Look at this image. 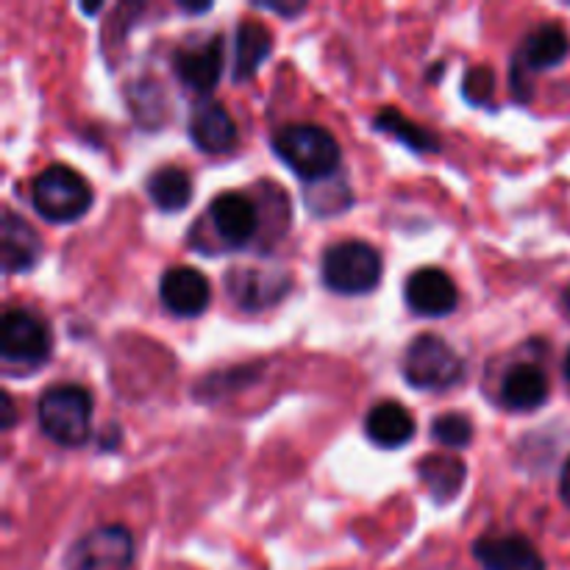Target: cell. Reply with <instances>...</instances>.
Here are the masks:
<instances>
[{"instance_id": "8992f818", "label": "cell", "mask_w": 570, "mask_h": 570, "mask_svg": "<svg viewBox=\"0 0 570 570\" xmlns=\"http://www.w3.org/2000/svg\"><path fill=\"white\" fill-rule=\"evenodd\" d=\"M134 562V538L126 527L111 523L81 534L65 557V570H128Z\"/></svg>"}, {"instance_id": "7a4b0ae2", "label": "cell", "mask_w": 570, "mask_h": 570, "mask_svg": "<svg viewBox=\"0 0 570 570\" xmlns=\"http://www.w3.org/2000/svg\"><path fill=\"white\" fill-rule=\"evenodd\" d=\"M39 429L61 449H81L92 434V395L78 384H53L39 395Z\"/></svg>"}, {"instance_id": "d4e9b609", "label": "cell", "mask_w": 570, "mask_h": 570, "mask_svg": "<svg viewBox=\"0 0 570 570\" xmlns=\"http://www.w3.org/2000/svg\"><path fill=\"white\" fill-rule=\"evenodd\" d=\"M0 406H3V417H0V423H3V429H11V426H14L17 415H14V401H11L9 393H3V399H0Z\"/></svg>"}, {"instance_id": "cb8c5ba5", "label": "cell", "mask_w": 570, "mask_h": 570, "mask_svg": "<svg viewBox=\"0 0 570 570\" xmlns=\"http://www.w3.org/2000/svg\"><path fill=\"white\" fill-rule=\"evenodd\" d=\"M490 95H493V72L488 67H473L465 76V98L471 104H488Z\"/></svg>"}, {"instance_id": "603a6c76", "label": "cell", "mask_w": 570, "mask_h": 570, "mask_svg": "<svg viewBox=\"0 0 570 570\" xmlns=\"http://www.w3.org/2000/svg\"><path fill=\"white\" fill-rule=\"evenodd\" d=\"M432 438L445 449H465L473 440V421L462 412H445L434 417Z\"/></svg>"}, {"instance_id": "5b68a950", "label": "cell", "mask_w": 570, "mask_h": 570, "mask_svg": "<svg viewBox=\"0 0 570 570\" xmlns=\"http://www.w3.org/2000/svg\"><path fill=\"white\" fill-rule=\"evenodd\" d=\"M404 379L415 390H449L460 382L462 360L443 337L438 334H417L404 351L401 362Z\"/></svg>"}, {"instance_id": "52a82bcc", "label": "cell", "mask_w": 570, "mask_h": 570, "mask_svg": "<svg viewBox=\"0 0 570 570\" xmlns=\"http://www.w3.org/2000/svg\"><path fill=\"white\" fill-rule=\"evenodd\" d=\"M53 337L42 317L28 309H9L0 321V356L9 365H39L50 356Z\"/></svg>"}, {"instance_id": "2e32d148", "label": "cell", "mask_w": 570, "mask_h": 570, "mask_svg": "<svg viewBox=\"0 0 570 570\" xmlns=\"http://www.w3.org/2000/svg\"><path fill=\"white\" fill-rule=\"evenodd\" d=\"M189 137L204 154H226L237 142V126L217 100H206L189 117Z\"/></svg>"}, {"instance_id": "ffe728a7", "label": "cell", "mask_w": 570, "mask_h": 570, "mask_svg": "<svg viewBox=\"0 0 570 570\" xmlns=\"http://www.w3.org/2000/svg\"><path fill=\"white\" fill-rule=\"evenodd\" d=\"M273 33L267 31L265 22L243 20L234 37V81H248L262 61L271 56Z\"/></svg>"}, {"instance_id": "4fadbf2b", "label": "cell", "mask_w": 570, "mask_h": 570, "mask_svg": "<svg viewBox=\"0 0 570 570\" xmlns=\"http://www.w3.org/2000/svg\"><path fill=\"white\" fill-rule=\"evenodd\" d=\"M209 220L215 226L217 237L226 245H245L254 239V234L259 232V209H256L254 200L243 193H220L212 198L209 204Z\"/></svg>"}, {"instance_id": "277c9868", "label": "cell", "mask_w": 570, "mask_h": 570, "mask_svg": "<svg viewBox=\"0 0 570 570\" xmlns=\"http://www.w3.org/2000/svg\"><path fill=\"white\" fill-rule=\"evenodd\" d=\"M321 276L332 293L367 295L382 282V254L362 239L328 245L321 259Z\"/></svg>"}, {"instance_id": "ac0fdd59", "label": "cell", "mask_w": 570, "mask_h": 570, "mask_svg": "<svg viewBox=\"0 0 570 570\" xmlns=\"http://www.w3.org/2000/svg\"><path fill=\"white\" fill-rule=\"evenodd\" d=\"M546 399H549V379H546L543 367L532 365V362L515 365L501 382V401L512 412H532L543 406Z\"/></svg>"}, {"instance_id": "30bf717a", "label": "cell", "mask_w": 570, "mask_h": 570, "mask_svg": "<svg viewBox=\"0 0 570 570\" xmlns=\"http://www.w3.org/2000/svg\"><path fill=\"white\" fill-rule=\"evenodd\" d=\"M159 298L178 317H198L209 306V278L187 265H173L159 278Z\"/></svg>"}, {"instance_id": "5bb4252c", "label": "cell", "mask_w": 570, "mask_h": 570, "mask_svg": "<svg viewBox=\"0 0 570 570\" xmlns=\"http://www.w3.org/2000/svg\"><path fill=\"white\" fill-rule=\"evenodd\" d=\"M473 557L484 570H546L540 551L523 534H484L473 543Z\"/></svg>"}, {"instance_id": "9c48e42d", "label": "cell", "mask_w": 570, "mask_h": 570, "mask_svg": "<svg viewBox=\"0 0 570 570\" xmlns=\"http://www.w3.org/2000/svg\"><path fill=\"white\" fill-rule=\"evenodd\" d=\"M404 298L415 315L423 317H443L451 315L460 304L454 278L440 267H417L406 276Z\"/></svg>"}, {"instance_id": "7c38bea8", "label": "cell", "mask_w": 570, "mask_h": 570, "mask_svg": "<svg viewBox=\"0 0 570 570\" xmlns=\"http://www.w3.org/2000/svg\"><path fill=\"white\" fill-rule=\"evenodd\" d=\"M228 295L239 309H265L278 304L289 289V276L282 271H265V267H234L228 273Z\"/></svg>"}, {"instance_id": "e0dca14e", "label": "cell", "mask_w": 570, "mask_h": 570, "mask_svg": "<svg viewBox=\"0 0 570 570\" xmlns=\"http://www.w3.org/2000/svg\"><path fill=\"white\" fill-rule=\"evenodd\" d=\"M365 434L379 449H401L415 438V417L399 401H379L367 412Z\"/></svg>"}, {"instance_id": "d6986e66", "label": "cell", "mask_w": 570, "mask_h": 570, "mask_svg": "<svg viewBox=\"0 0 570 570\" xmlns=\"http://www.w3.org/2000/svg\"><path fill=\"white\" fill-rule=\"evenodd\" d=\"M417 476H421L423 488H426V493L438 504H449V501H454L460 495L468 476V468L456 456L429 454L417 462Z\"/></svg>"}, {"instance_id": "83f0119b", "label": "cell", "mask_w": 570, "mask_h": 570, "mask_svg": "<svg viewBox=\"0 0 570 570\" xmlns=\"http://www.w3.org/2000/svg\"><path fill=\"white\" fill-rule=\"evenodd\" d=\"M566 304H568V312H570V293H568V298H566Z\"/></svg>"}, {"instance_id": "8fae6325", "label": "cell", "mask_w": 570, "mask_h": 570, "mask_svg": "<svg viewBox=\"0 0 570 570\" xmlns=\"http://www.w3.org/2000/svg\"><path fill=\"white\" fill-rule=\"evenodd\" d=\"M173 72L189 92H212L223 76V39L212 37L200 45L178 48L173 53Z\"/></svg>"}, {"instance_id": "484cf974", "label": "cell", "mask_w": 570, "mask_h": 570, "mask_svg": "<svg viewBox=\"0 0 570 570\" xmlns=\"http://www.w3.org/2000/svg\"><path fill=\"white\" fill-rule=\"evenodd\" d=\"M560 495H562V501L570 507V456H568L566 465H562V473H560Z\"/></svg>"}, {"instance_id": "9a60e30c", "label": "cell", "mask_w": 570, "mask_h": 570, "mask_svg": "<svg viewBox=\"0 0 570 570\" xmlns=\"http://www.w3.org/2000/svg\"><path fill=\"white\" fill-rule=\"evenodd\" d=\"M42 256V243L31 223L6 206L0 215V262L6 273H26Z\"/></svg>"}, {"instance_id": "6da1fadb", "label": "cell", "mask_w": 570, "mask_h": 570, "mask_svg": "<svg viewBox=\"0 0 570 570\" xmlns=\"http://www.w3.org/2000/svg\"><path fill=\"white\" fill-rule=\"evenodd\" d=\"M278 159L304 181H326L340 167V142L328 128L315 122H289L273 134Z\"/></svg>"}, {"instance_id": "7402d4cb", "label": "cell", "mask_w": 570, "mask_h": 570, "mask_svg": "<svg viewBox=\"0 0 570 570\" xmlns=\"http://www.w3.org/2000/svg\"><path fill=\"white\" fill-rule=\"evenodd\" d=\"M373 126L384 134H393L395 139H401L406 148L417 150V154H438L440 150V139L434 137V131L412 122L410 117L399 109H382L376 115V120H373Z\"/></svg>"}, {"instance_id": "44dd1931", "label": "cell", "mask_w": 570, "mask_h": 570, "mask_svg": "<svg viewBox=\"0 0 570 570\" xmlns=\"http://www.w3.org/2000/svg\"><path fill=\"white\" fill-rule=\"evenodd\" d=\"M148 198L159 212H181L193 200V178L184 167L161 165L148 178Z\"/></svg>"}, {"instance_id": "3957f363", "label": "cell", "mask_w": 570, "mask_h": 570, "mask_svg": "<svg viewBox=\"0 0 570 570\" xmlns=\"http://www.w3.org/2000/svg\"><path fill=\"white\" fill-rule=\"evenodd\" d=\"M31 204L48 223H76L92 206V187L67 165H48L31 184Z\"/></svg>"}, {"instance_id": "ba28073f", "label": "cell", "mask_w": 570, "mask_h": 570, "mask_svg": "<svg viewBox=\"0 0 570 570\" xmlns=\"http://www.w3.org/2000/svg\"><path fill=\"white\" fill-rule=\"evenodd\" d=\"M570 50L568 31L560 22H543L534 28L518 48L515 61H512V87L523 89V72L551 70L562 65Z\"/></svg>"}, {"instance_id": "4316f807", "label": "cell", "mask_w": 570, "mask_h": 570, "mask_svg": "<svg viewBox=\"0 0 570 570\" xmlns=\"http://www.w3.org/2000/svg\"><path fill=\"white\" fill-rule=\"evenodd\" d=\"M566 379L570 382V351H568V356H566Z\"/></svg>"}]
</instances>
